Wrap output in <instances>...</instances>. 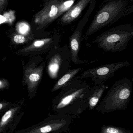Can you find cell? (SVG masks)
Instances as JSON below:
<instances>
[{
  "label": "cell",
  "mask_w": 133,
  "mask_h": 133,
  "mask_svg": "<svg viewBox=\"0 0 133 133\" xmlns=\"http://www.w3.org/2000/svg\"><path fill=\"white\" fill-rule=\"evenodd\" d=\"M133 13V0H104L88 28L85 36H90Z\"/></svg>",
  "instance_id": "6da1fadb"
},
{
  "label": "cell",
  "mask_w": 133,
  "mask_h": 133,
  "mask_svg": "<svg viewBox=\"0 0 133 133\" xmlns=\"http://www.w3.org/2000/svg\"><path fill=\"white\" fill-rule=\"evenodd\" d=\"M132 91V83L130 79L117 81L98 105L97 110L102 114L124 110L130 102Z\"/></svg>",
  "instance_id": "7a4b0ae2"
},
{
  "label": "cell",
  "mask_w": 133,
  "mask_h": 133,
  "mask_svg": "<svg viewBox=\"0 0 133 133\" xmlns=\"http://www.w3.org/2000/svg\"><path fill=\"white\" fill-rule=\"evenodd\" d=\"M133 37V26L130 24L112 27L96 37L92 42L105 52L123 51Z\"/></svg>",
  "instance_id": "3957f363"
},
{
  "label": "cell",
  "mask_w": 133,
  "mask_h": 133,
  "mask_svg": "<svg viewBox=\"0 0 133 133\" xmlns=\"http://www.w3.org/2000/svg\"><path fill=\"white\" fill-rule=\"evenodd\" d=\"M130 65V63L127 61L95 67L85 71L82 78H90L95 83V85L103 84L119 69Z\"/></svg>",
  "instance_id": "277c9868"
},
{
  "label": "cell",
  "mask_w": 133,
  "mask_h": 133,
  "mask_svg": "<svg viewBox=\"0 0 133 133\" xmlns=\"http://www.w3.org/2000/svg\"><path fill=\"white\" fill-rule=\"evenodd\" d=\"M63 1L52 0L48 1L42 10L34 16L35 24L37 28L41 29L59 17V6Z\"/></svg>",
  "instance_id": "5b68a950"
},
{
  "label": "cell",
  "mask_w": 133,
  "mask_h": 133,
  "mask_svg": "<svg viewBox=\"0 0 133 133\" xmlns=\"http://www.w3.org/2000/svg\"><path fill=\"white\" fill-rule=\"evenodd\" d=\"M44 65L45 63L37 67L30 65L25 70L24 80L29 93L33 92L40 83L43 74Z\"/></svg>",
  "instance_id": "8992f818"
},
{
  "label": "cell",
  "mask_w": 133,
  "mask_h": 133,
  "mask_svg": "<svg viewBox=\"0 0 133 133\" xmlns=\"http://www.w3.org/2000/svg\"><path fill=\"white\" fill-rule=\"evenodd\" d=\"M93 0H79V1L72 7L61 18L63 23H69L77 19L85 8Z\"/></svg>",
  "instance_id": "52a82bcc"
},
{
  "label": "cell",
  "mask_w": 133,
  "mask_h": 133,
  "mask_svg": "<svg viewBox=\"0 0 133 133\" xmlns=\"http://www.w3.org/2000/svg\"><path fill=\"white\" fill-rule=\"evenodd\" d=\"M87 86L81 87L73 93L64 97L61 99L56 107V109L64 108L70 104L73 101L78 99H83L84 98H89L91 91Z\"/></svg>",
  "instance_id": "ba28073f"
},
{
  "label": "cell",
  "mask_w": 133,
  "mask_h": 133,
  "mask_svg": "<svg viewBox=\"0 0 133 133\" xmlns=\"http://www.w3.org/2000/svg\"><path fill=\"white\" fill-rule=\"evenodd\" d=\"M66 124V121L63 120L52 121L34 128L25 132L29 133H49L61 129L65 126Z\"/></svg>",
  "instance_id": "9c48e42d"
},
{
  "label": "cell",
  "mask_w": 133,
  "mask_h": 133,
  "mask_svg": "<svg viewBox=\"0 0 133 133\" xmlns=\"http://www.w3.org/2000/svg\"><path fill=\"white\" fill-rule=\"evenodd\" d=\"M81 30L77 29L70 38V44L72 54V61L76 64L83 63L85 61L78 60V57L81 41Z\"/></svg>",
  "instance_id": "30bf717a"
},
{
  "label": "cell",
  "mask_w": 133,
  "mask_h": 133,
  "mask_svg": "<svg viewBox=\"0 0 133 133\" xmlns=\"http://www.w3.org/2000/svg\"><path fill=\"white\" fill-rule=\"evenodd\" d=\"M106 89V86L104 84L94 86L91 90L88 99L89 110H92L97 105Z\"/></svg>",
  "instance_id": "8fae6325"
},
{
  "label": "cell",
  "mask_w": 133,
  "mask_h": 133,
  "mask_svg": "<svg viewBox=\"0 0 133 133\" xmlns=\"http://www.w3.org/2000/svg\"><path fill=\"white\" fill-rule=\"evenodd\" d=\"M52 42V39L46 38L34 41L31 45L20 50L22 54H28L33 52H38L47 48Z\"/></svg>",
  "instance_id": "7c38bea8"
},
{
  "label": "cell",
  "mask_w": 133,
  "mask_h": 133,
  "mask_svg": "<svg viewBox=\"0 0 133 133\" xmlns=\"http://www.w3.org/2000/svg\"><path fill=\"white\" fill-rule=\"evenodd\" d=\"M61 61V57L58 54L54 55L50 60L48 66V74L50 77L55 78L57 77Z\"/></svg>",
  "instance_id": "4fadbf2b"
},
{
  "label": "cell",
  "mask_w": 133,
  "mask_h": 133,
  "mask_svg": "<svg viewBox=\"0 0 133 133\" xmlns=\"http://www.w3.org/2000/svg\"><path fill=\"white\" fill-rule=\"evenodd\" d=\"M81 70V68H79L77 69H74L65 74L54 85L52 91L54 92L57 91L64 86L68 82L70 81L78 72H79Z\"/></svg>",
  "instance_id": "5bb4252c"
},
{
  "label": "cell",
  "mask_w": 133,
  "mask_h": 133,
  "mask_svg": "<svg viewBox=\"0 0 133 133\" xmlns=\"http://www.w3.org/2000/svg\"><path fill=\"white\" fill-rule=\"evenodd\" d=\"M19 109V107H14L7 111L1 118L0 122V132L4 130L7 125L12 120L15 115Z\"/></svg>",
  "instance_id": "9a60e30c"
},
{
  "label": "cell",
  "mask_w": 133,
  "mask_h": 133,
  "mask_svg": "<svg viewBox=\"0 0 133 133\" xmlns=\"http://www.w3.org/2000/svg\"><path fill=\"white\" fill-rule=\"evenodd\" d=\"M102 133H130V130L123 128L104 124L101 127Z\"/></svg>",
  "instance_id": "2e32d148"
},
{
  "label": "cell",
  "mask_w": 133,
  "mask_h": 133,
  "mask_svg": "<svg viewBox=\"0 0 133 133\" xmlns=\"http://www.w3.org/2000/svg\"><path fill=\"white\" fill-rule=\"evenodd\" d=\"M76 0H67L63 1L59 6V17L62 15L64 13L68 11L72 6Z\"/></svg>",
  "instance_id": "e0dca14e"
},
{
  "label": "cell",
  "mask_w": 133,
  "mask_h": 133,
  "mask_svg": "<svg viewBox=\"0 0 133 133\" xmlns=\"http://www.w3.org/2000/svg\"><path fill=\"white\" fill-rule=\"evenodd\" d=\"M17 31L21 35H27L30 31V27L28 23L25 22L18 23L16 26Z\"/></svg>",
  "instance_id": "ac0fdd59"
},
{
  "label": "cell",
  "mask_w": 133,
  "mask_h": 133,
  "mask_svg": "<svg viewBox=\"0 0 133 133\" xmlns=\"http://www.w3.org/2000/svg\"><path fill=\"white\" fill-rule=\"evenodd\" d=\"M13 43L16 44H23L28 42V38L24 35L16 34L12 38Z\"/></svg>",
  "instance_id": "d6986e66"
},
{
  "label": "cell",
  "mask_w": 133,
  "mask_h": 133,
  "mask_svg": "<svg viewBox=\"0 0 133 133\" xmlns=\"http://www.w3.org/2000/svg\"><path fill=\"white\" fill-rule=\"evenodd\" d=\"M8 0H0V12L2 13L6 6Z\"/></svg>",
  "instance_id": "ffe728a7"
},
{
  "label": "cell",
  "mask_w": 133,
  "mask_h": 133,
  "mask_svg": "<svg viewBox=\"0 0 133 133\" xmlns=\"http://www.w3.org/2000/svg\"><path fill=\"white\" fill-rule=\"evenodd\" d=\"M8 82L7 80L5 79H1L0 80V89H4L8 86Z\"/></svg>",
  "instance_id": "44dd1931"
},
{
  "label": "cell",
  "mask_w": 133,
  "mask_h": 133,
  "mask_svg": "<svg viewBox=\"0 0 133 133\" xmlns=\"http://www.w3.org/2000/svg\"><path fill=\"white\" fill-rule=\"evenodd\" d=\"M7 103L2 102H1V104H0V110H2L3 109L5 108V107L6 106V105H7Z\"/></svg>",
  "instance_id": "7402d4cb"
},
{
  "label": "cell",
  "mask_w": 133,
  "mask_h": 133,
  "mask_svg": "<svg viewBox=\"0 0 133 133\" xmlns=\"http://www.w3.org/2000/svg\"><path fill=\"white\" fill-rule=\"evenodd\" d=\"M50 1H52V0H50Z\"/></svg>",
  "instance_id": "603a6c76"
}]
</instances>
